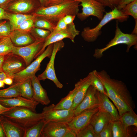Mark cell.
Masks as SVG:
<instances>
[{
    "mask_svg": "<svg viewBox=\"0 0 137 137\" xmlns=\"http://www.w3.org/2000/svg\"><path fill=\"white\" fill-rule=\"evenodd\" d=\"M21 96L18 83H13L5 89L0 90V98H9Z\"/></svg>",
    "mask_w": 137,
    "mask_h": 137,
    "instance_id": "cell-30",
    "label": "cell"
},
{
    "mask_svg": "<svg viewBox=\"0 0 137 137\" xmlns=\"http://www.w3.org/2000/svg\"><path fill=\"white\" fill-rule=\"evenodd\" d=\"M68 0H46L45 7L65 3Z\"/></svg>",
    "mask_w": 137,
    "mask_h": 137,
    "instance_id": "cell-42",
    "label": "cell"
},
{
    "mask_svg": "<svg viewBox=\"0 0 137 137\" xmlns=\"http://www.w3.org/2000/svg\"><path fill=\"white\" fill-rule=\"evenodd\" d=\"M121 10L125 15H130L135 20L137 19V0L127 5Z\"/></svg>",
    "mask_w": 137,
    "mask_h": 137,
    "instance_id": "cell-34",
    "label": "cell"
},
{
    "mask_svg": "<svg viewBox=\"0 0 137 137\" xmlns=\"http://www.w3.org/2000/svg\"><path fill=\"white\" fill-rule=\"evenodd\" d=\"M7 0H0V7L5 4Z\"/></svg>",
    "mask_w": 137,
    "mask_h": 137,
    "instance_id": "cell-54",
    "label": "cell"
},
{
    "mask_svg": "<svg viewBox=\"0 0 137 137\" xmlns=\"http://www.w3.org/2000/svg\"><path fill=\"white\" fill-rule=\"evenodd\" d=\"M129 17L128 15H125L121 10L115 7L111 11L106 12L100 22L95 27L92 28L88 27L84 28L81 32V36L86 42H94L101 34L102 27L109 22L116 19L122 22L127 21Z\"/></svg>",
    "mask_w": 137,
    "mask_h": 137,
    "instance_id": "cell-4",
    "label": "cell"
},
{
    "mask_svg": "<svg viewBox=\"0 0 137 137\" xmlns=\"http://www.w3.org/2000/svg\"><path fill=\"white\" fill-rule=\"evenodd\" d=\"M135 0H121L116 7L118 10H121L127 5Z\"/></svg>",
    "mask_w": 137,
    "mask_h": 137,
    "instance_id": "cell-44",
    "label": "cell"
},
{
    "mask_svg": "<svg viewBox=\"0 0 137 137\" xmlns=\"http://www.w3.org/2000/svg\"><path fill=\"white\" fill-rule=\"evenodd\" d=\"M54 44L48 45L46 49L36 60L31 63L24 70L15 74L13 83H20L28 79L31 78L40 69L41 63L46 57L50 58L53 52Z\"/></svg>",
    "mask_w": 137,
    "mask_h": 137,
    "instance_id": "cell-6",
    "label": "cell"
},
{
    "mask_svg": "<svg viewBox=\"0 0 137 137\" xmlns=\"http://www.w3.org/2000/svg\"><path fill=\"white\" fill-rule=\"evenodd\" d=\"M44 42L35 40L32 44L24 46H14L12 53L22 57L27 66L33 59L37 58V55L42 47Z\"/></svg>",
    "mask_w": 137,
    "mask_h": 137,
    "instance_id": "cell-12",
    "label": "cell"
},
{
    "mask_svg": "<svg viewBox=\"0 0 137 137\" xmlns=\"http://www.w3.org/2000/svg\"><path fill=\"white\" fill-rule=\"evenodd\" d=\"M3 19L7 20V12L3 8L0 7V20Z\"/></svg>",
    "mask_w": 137,
    "mask_h": 137,
    "instance_id": "cell-46",
    "label": "cell"
},
{
    "mask_svg": "<svg viewBox=\"0 0 137 137\" xmlns=\"http://www.w3.org/2000/svg\"><path fill=\"white\" fill-rule=\"evenodd\" d=\"M64 46V43L62 40L54 43L52 54L46 68L45 71L37 77L40 81H44L46 79L50 80L54 82L57 88L59 89L62 88L63 85L59 81L56 75L54 66V61L57 53Z\"/></svg>",
    "mask_w": 137,
    "mask_h": 137,
    "instance_id": "cell-9",
    "label": "cell"
},
{
    "mask_svg": "<svg viewBox=\"0 0 137 137\" xmlns=\"http://www.w3.org/2000/svg\"><path fill=\"white\" fill-rule=\"evenodd\" d=\"M135 26L134 29L132 33V34H137V19L135 20Z\"/></svg>",
    "mask_w": 137,
    "mask_h": 137,
    "instance_id": "cell-51",
    "label": "cell"
},
{
    "mask_svg": "<svg viewBox=\"0 0 137 137\" xmlns=\"http://www.w3.org/2000/svg\"><path fill=\"white\" fill-rule=\"evenodd\" d=\"M14 46L9 36L0 38V55L5 56L11 53Z\"/></svg>",
    "mask_w": 137,
    "mask_h": 137,
    "instance_id": "cell-31",
    "label": "cell"
},
{
    "mask_svg": "<svg viewBox=\"0 0 137 137\" xmlns=\"http://www.w3.org/2000/svg\"><path fill=\"white\" fill-rule=\"evenodd\" d=\"M11 31L9 22L5 21L0 23V37L9 36Z\"/></svg>",
    "mask_w": 137,
    "mask_h": 137,
    "instance_id": "cell-38",
    "label": "cell"
},
{
    "mask_svg": "<svg viewBox=\"0 0 137 137\" xmlns=\"http://www.w3.org/2000/svg\"><path fill=\"white\" fill-rule=\"evenodd\" d=\"M119 120L125 127L131 126L137 127V115L134 111L125 113L120 116Z\"/></svg>",
    "mask_w": 137,
    "mask_h": 137,
    "instance_id": "cell-28",
    "label": "cell"
},
{
    "mask_svg": "<svg viewBox=\"0 0 137 137\" xmlns=\"http://www.w3.org/2000/svg\"><path fill=\"white\" fill-rule=\"evenodd\" d=\"M33 4L28 0H19L10 5L9 10L16 13L28 12L34 8Z\"/></svg>",
    "mask_w": 137,
    "mask_h": 137,
    "instance_id": "cell-24",
    "label": "cell"
},
{
    "mask_svg": "<svg viewBox=\"0 0 137 137\" xmlns=\"http://www.w3.org/2000/svg\"><path fill=\"white\" fill-rule=\"evenodd\" d=\"M79 33L80 31L76 29L74 23L68 25L65 29L51 32L44 41L42 47L37 55V58L44 52L48 45L64 38H69L74 42L75 37L79 35Z\"/></svg>",
    "mask_w": 137,
    "mask_h": 137,
    "instance_id": "cell-10",
    "label": "cell"
},
{
    "mask_svg": "<svg viewBox=\"0 0 137 137\" xmlns=\"http://www.w3.org/2000/svg\"><path fill=\"white\" fill-rule=\"evenodd\" d=\"M77 134L75 132L68 127L63 137H77Z\"/></svg>",
    "mask_w": 137,
    "mask_h": 137,
    "instance_id": "cell-45",
    "label": "cell"
},
{
    "mask_svg": "<svg viewBox=\"0 0 137 137\" xmlns=\"http://www.w3.org/2000/svg\"><path fill=\"white\" fill-rule=\"evenodd\" d=\"M79 1L82 6V11L77 15L81 21L85 20L90 16L97 17L99 20L103 18L106 12L105 7L95 0H76Z\"/></svg>",
    "mask_w": 137,
    "mask_h": 137,
    "instance_id": "cell-8",
    "label": "cell"
},
{
    "mask_svg": "<svg viewBox=\"0 0 137 137\" xmlns=\"http://www.w3.org/2000/svg\"><path fill=\"white\" fill-rule=\"evenodd\" d=\"M26 67L23 59L18 55L11 52L4 56L3 70L7 77L13 78L15 74L21 72Z\"/></svg>",
    "mask_w": 137,
    "mask_h": 137,
    "instance_id": "cell-11",
    "label": "cell"
},
{
    "mask_svg": "<svg viewBox=\"0 0 137 137\" xmlns=\"http://www.w3.org/2000/svg\"><path fill=\"white\" fill-rule=\"evenodd\" d=\"M92 72L84 78L80 79L76 84L77 90L70 109L74 110L84 98L87 90L91 84Z\"/></svg>",
    "mask_w": 137,
    "mask_h": 137,
    "instance_id": "cell-18",
    "label": "cell"
},
{
    "mask_svg": "<svg viewBox=\"0 0 137 137\" xmlns=\"http://www.w3.org/2000/svg\"><path fill=\"white\" fill-rule=\"evenodd\" d=\"M137 127L131 126L126 128L118 120L112 123L113 137H136Z\"/></svg>",
    "mask_w": 137,
    "mask_h": 137,
    "instance_id": "cell-23",
    "label": "cell"
},
{
    "mask_svg": "<svg viewBox=\"0 0 137 137\" xmlns=\"http://www.w3.org/2000/svg\"><path fill=\"white\" fill-rule=\"evenodd\" d=\"M42 6L45 7L46 1V0H39Z\"/></svg>",
    "mask_w": 137,
    "mask_h": 137,
    "instance_id": "cell-53",
    "label": "cell"
},
{
    "mask_svg": "<svg viewBox=\"0 0 137 137\" xmlns=\"http://www.w3.org/2000/svg\"><path fill=\"white\" fill-rule=\"evenodd\" d=\"M102 4L105 7H108L112 10L118 5L121 0H95Z\"/></svg>",
    "mask_w": 137,
    "mask_h": 137,
    "instance_id": "cell-40",
    "label": "cell"
},
{
    "mask_svg": "<svg viewBox=\"0 0 137 137\" xmlns=\"http://www.w3.org/2000/svg\"><path fill=\"white\" fill-rule=\"evenodd\" d=\"M98 110V108H96L82 111L78 115L75 116L67 123L68 127L77 134L90 124L92 116Z\"/></svg>",
    "mask_w": 137,
    "mask_h": 137,
    "instance_id": "cell-13",
    "label": "cell"
},
{
    "mask_svg": "<svg viewBox=\"0 0 137 137\" xmlns=\"http://www.w3.org/2000/svg\"><path fill=\"white\" fill-rule=\"evenodd\" d=\"M98 108L96 90L91 85L88 88L83 100L74 110L75 116L87 109Z\"/></svg>",
    "mask_w": 137,
    "mask_h": 137,
    "instance_id": "cell-14",
    "label": "cell"
},
{
    "mask_svg": "<svg viewBox=\"0 0 137 137\" xmlns=\"http://www.w3.org/2000/svg\"><path fill=\"white\" fill-rule=\"evenodd\" d=\"M4 56L0 55V72H3V65L4 59Z\"/></svg>",
    "mask_w": 137,
    "mask_h": 137,
    "instance_id": "cell-49",
    "label": "cell"
},
{
    "mask_svg": "<svg viewBox=\"0 0 137 137\" xmlns=\"http://www.w3.org/2000/svg\"><path fill=\"white\" fill-rule=\"evenodd\" d=\"M45 123L42 119L31 127L26 129L24 137H41Z\"/></svg>",
    "mask_w": 137,
    "mask_h": 137,
    "instance_id": "cell-29",
    "label": "cell"
},
{
    "mask_svg": "<svg viewBox=\"0 0 137 137\" xmlns=\"http://www.w3.org/2000/svg\"><path fill=\"white\" fill-rule=\"evenodd\" d=\"M80 2L76 0H68L63 3L49 7L41 6L33 14L36 17L45 19L56 26L59 21L65 15H76L79 12Z\"/></svg>",
    "mask_w": 137,
    "mask_h": 137,
    "instance_id": "cell-2",
    "label": "cell"
},
{
    "mask_svg": "<svg viewBox=\"0 0 137 137\" xmlns=\"http://www.w3.org/2000/svg\"><path fill=\"white\" fill-rule=\"evenodd\" d=\"M92 78L91 85L97 91L106 94L104 87L101 80L95 74V70L92 72Z\"/></svg>",
    "mask_w": 137,
    "mask_h": 137,
    "instance_id": "cell-35",
    "label": "cell"
},
{
    "mask_svg": "<svg viewBox=\"0 0 137 137\" xmlns=\"http://www.w3.org/2000/svg\"><path fill=\"white\" fill-rule=\"evenodd\" d=\"M18 83L19 84L20 96L27 99L33 100V91L31 78Z\"/></svg>",
    "mask_w": 137,
    "mask_h": 137,
    "instance_id": "cell-27",
    "label": "cell"
},
{
    "mask_svg": "<svg viewBox=\"0 0 137 137\" xmlns=\"http://www.w3.org/2000/svg\"><path fill=\"white\" fill-rule=\"evenodd\" d=\"M115 121L108 113L98 110L92 116L90 124L93 127L98 135L104 126L109 122Z\"/></svg>",
    "mask_w": 137,
    "mask_h": 137,
    "instance_id": "cell-21",
    "label": "cell"
},
{
    "mask_svg": "<svg viewBox=\"0 0 137 137\" xmlns=\"http://www.w3.org/2000/svg\"><path fill=\"white\" fill-rule=\"evenodd\" d=\"M7 20L9 21L11 31L15 30L24 21L29 18L36 17L34 15L21 13H11L7 12Z\"/></svg>",
    "mask_w": 137,
    "mask_h": 137,
    "instance_id": "cell-25",
    "label": "cell"
},
{
    "mask_svg": "<svg viewBox=\"0 0 137 137\" xmlns=\"http://www.w3.org/2000/svg\"><path fill=\"white\" fill-rule=\"evenodd\" d=\"M36 18V17L25 20L18 27L16 30L29 32L34 27V23Z\"/></svg>",
    "mask_w": 137,
    "mask_h": 137,
    "instance_id": "cell-36",
    "label": "cell"
},
{
    "mask_svg": "<svg viewBox=\"0 0 137 137\" xmlns=\"http://www.w3.org/2000/svg\"><path fill=\"white\" fill-rule=\"evenodd\" d=\"M33 89V99L44 105H47L50 102L46 91L42 86L40 80L35 75L31 78Z\"/></svg>",
    "mask_w": 137,
    "mask_h": 137,
    "instance_id": "cell-20",
    "label": "cell"
},
{
    "mask_svg": "<svg viewBox=\"0 0 137 137\" xmlns=\"http://www.w3.org/2000/svg\"><path fill=\"white\" fill-rule=\"evenodd\" d=\"M5 84L3 80H0V88H4Z\"/></svg>",
    "mask_w": 137,
    "mask_h": 137,
    "instance_id": "cell-55",
    "label": "cell"
},
{
    "mask_svg": "<svg viewBox=\"0 0 137 137\" xmlns=\"http://www.w3.org/2000/svg\"><path fill=\"white\" fill-rule=\"evenodd\" d=\"M76 15L70 14L67 15L62 18L64 21L67 25L73 23Z\"/></svg>",
    "mask_w": 137,
    "mask_h": 137,
    "instance_id": "cell-43",
    "label": "cell"
},
{
    "mask_svg": "<svg viewBox=\"0 0 137 137\" xmlns=\"http://www.w3.org/2000/svg\"><path fill=\"white\" fill-rule=\"evenodd\" d=\"M7 77V76L4 72L3 71L0 72V80H3Z\"/></svg>",
    "mask_w": 137,
    "mask_h": 137,
    "instance_id": "cell-50",
    "label": "cell"
},
{
    "mask_svg": "<svg viewBox=\"0 0 137 137\" xmlns=\"http://www.w3.org/2000/svg\"><path fill=\"white\" fill-rule=\"evenodd\" d=\"M77 90V86L76 83L74 89L70 91L68 94L65 97L62 98L56 105H55L54 108L57 109H70Z\"/></svg>",
    "mask_w": 137,
    "mask_h": 137,
    "instance_id": "cell-26",
    "label": "cell"
},
{
    "mask_svg": "<svg viewBox=\"0 0 137 137\" xmlns=\"http://www.w3.org/2000/svg\"><path fill=\"white\" fill-rule=\"evenodd\" d=\"M1 115L25 129L31 127L44 118L42 113H37L30 109L22 107H13Z\"/></svg>",
    "mask_w": 137,
    "mask_h": 137,
    "instance_id": "cell-3",
    "label": "cell"
},
{
    "mask_svg": "<svg viewBox=\"0 0 137 137\" xmlns=\"http://www.w3.org/2000/svg\"><path fill=\"white\" fill-rule=\"evenodd\" d=\"M9 37L14 46L18 47L27 46L35 41L29 32L22 31L18 30L11 31Z\"/></svg>",
    "mask_w": 137,
    "mask_h": 137,
    "instance_id": "cell-22",
    "label": "cell"
},
{
    "mask_svg": "<svg viewBox=\"0 0 137 137\" xmlns=\"http://www.w3.org/2000/svg\"><path fill=\"white\" fill-rule=\"evenodd\" d=\"M0 103L6 107H25L30 109L35 112L36 107L39 104L35 100L21 96L11 98H0Z\"/></svg>",
    "mask_w": 137,
    "mask_h": 137,
    "instance_id": "cell-16",
    "label": "cell"
},
{
    "mask_svg": "<svg viewBox=\"0 0 137 137\" xmlns=\"http://www.w3.org/2000/svg\"><path fill=\"white\" fill-rule=\"evenodd\" d=\"M55 105L52 104L44 107L42 113L45 123L54 122L67 123L75 116L74 110L57 109L54 108Z\"/></svg>",
    "mask_w": 137,
    "mask_h": 137,
    "instance_id": "cell-7",
    "label": "cell"
},
{
    "mask_svg": "<svg viewBox=\"0 0 137 137\" xmlns=\"http://www.w3.org/2000/svg\"><path fill=\"white\" fill-rule=\"evenodd\" d=\"M13 107H5L2 105L0 103V115H1L6 112L12 109Z\"/></svg>",
    "mask_w": 137,
    "mask_h": 137,
    "instance_id": "cell-48",
    "label": "cell"
},
{
    "mask_svg": "<svg viewBox=\"0 0 137 137\" xmlns=\"http://www.w3.org/2000/svg\"><path fill=\"white\" fill-rule=\"evenodd\" d=\"M117 20L115 35L106 46L101 48H97L94 51L93 57L97 59L101 58L103 53L111 47L119 44H125L127 45L126 52L128 53L132 46L134 45L137 49V34L125 33L123 32L118 26V21Z\"/></svg>",
    "mask_w": 137,
    "mask_h": 137,
    "instance_id": "cell-5",
    "label": "cell"
},
{
    "mask_svg": "<svg viewBox=\"0 0 137 137\" xmlns=\"http://www.w3.org/2000/svg\"><path fill=\"white\" fill-rule=\"evenodd\" d=\"M32 36L35 40L44 41L51 32L49 30L34 27L32 29Z\"/></svg>",
    "mask_w": 137,
    "mask_h": 137,
    "instance_id": "cell-33",
    "label": "cell"
},
{
    "mask_svg": "<svg viewBox=\"0 0 137 137\" xmlns=\"http://www.w3.org/2000/svg\"><path fill=\"white\" fill-rule=\"evenodd\" d=\"M56 26L44 18L36 17L34 23V27L47 30L51 32L54 30Z\"/></svg>",
    "mask_w": 137,
    "mask_h": 137,
    "instance_id": "cell-32",
    "label": "cell"
},
{
    "mask_svg": "<svg viewBox=\"0 0 137 137\" xmlns=\"http://www.w3.org/2000/svg\"><path fill=\"white\" fill-rule=\"evenodd\" d=\"M68 128L67 123H45L42 132L41 137H63Z\"/></svg>",
    "mask_w": 137,
    "mask_h": 137,
    "instance_id": "cell-17",
    "label": "cell"
},
{
    "mask_svg": "<svg viewBox=\"0 0 137 137\" xmlns=\"http://www.w3.org/2000/svg\"><path fill=\"white\" fill-rule=\"evenodd\" d=\"M95 74L102 83L107 95L112 101L120 116L128 111H134L135 105L126 84L122 81L111 78L104 70H95Z\"/></svg>",
    "mask_w": 137,
    "mask_h": 137,
    "instance_id": "cell-1",
    "label": "cell"
},
{
    "mask_svg": "<svg viewBox=\"0 0 137 137\" xmlns=\"http://www.w3.org/2000/svg\"><path fill=\"white\" fill-rule=\"evenodd\" d=\"M3 81L5 84L9 85H12L13 83V78L11 77H7Z\"/></svg>",
    "mask_w": 137,
    "mask_h": 137,
    "instance_id": "cell-47",
    "label": "cell"
},
{
    "mask_svg": "<svg viewBox=\"0 0 137 137\" xmlns=\"http://www.w3.org/2000/svg\"><path fill=\"white\" fill-rule=\"evenodd\" d=\"M99 110L109 114L114 121L119 119L120 116L117 110L106 94L96 90Z\"/></svg>",
    "mask_w": 137,
    "mask_h": 137,
    "instance_id": "cell-19",
    "label": "cell"
},
{
    "mask_svg": "<svg viewBox=\"0 0 137 137\" xmlns=\"http://www.w3.org/2000/svg\"><path fill=\"white\" fill-rule=\"evenodd\" d=\"M77 137H98V135L90 124L77 134Z\"/></svg>",
    "mask_w": 137,
    "mask_h": 137,
    "instance_id": "cell-37",
    "label": "cell"
},
{
    "mask_svg": "<svg viewBox=\"0 0 137 137\" xmlns=\"http://www.w3.org/2000/svg\"><path fill=\"white\" fill-rule=\"evenodd\" d=\"M5 137L3 129L0 124V137Z\"/></svg>",
    "mask_w": 137,
    "mask_h": 137,
    "instance_id": "cell-52",
    "label": "cell"
},
{
    "mask_svg": "<svg viewBox=\"0 0 137 137\" xmlns=\"http://www.w3.org/2000/svg\"><path fill=\"white\" fill-rule=\"evenodd\" d=\"M113 121L109 122L104 126L98 134V137H113Z\"/></svg>",
    "mask_w": 137,
    "mask_h": 137,
    "instance_id": "cell-39",
    "label": "cell"
},
{
    "mask_svg": "<svg viewBox=\"0 0 137 137\" xmlns=\"http://www.w3.org/2000/svg\"><path fill=\"white\" fill-rule=\"evenodd\" d=\"M68 25L65 23L62 18L58 22L53 32H55L65 29L67 27Z\"/></svg>",
    "mask_w": 137,
    "mask_h": 137,
    "instance_id": "cell-41",
    "label": "cell"
},
{
    "mask_svg": "<svg viewBox=\"0 0 137 137\" xmlns=\"http://www.w3.org/2000/svg\"><path fill=\"white\" fill-rule=\"evenodd\" d=\"M2 37H0V38H2Z\"/></svg>",
    "mask_w": 137,
    "mask_h": 137,
    "instance_id": "cell-56",
    "label": "cell"
},
{
    "mask_svg": "<svg viewBox=\"0 0 137 137\" xmlns=\"http://www.w3.org/2000/svg\"><path fill=\"white\" fill-rule=\"evenodd\" d=\"M0 124L5 137H24L26 129L2 115H0Z\"/></svg>",
    "mask_w": 137,
    "mask_h": 137,
    "instance_id": "cell-15",
    "label": "cell"
}]
</instances>
